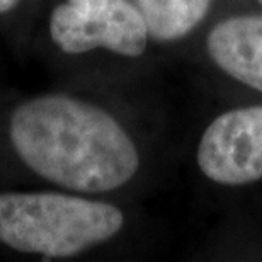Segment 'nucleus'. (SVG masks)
<instances>
[{"mask_svg":"<svg viewBox=\"0 0 262 262\" xmlns=\"http://www.w3.org/2000/svg\"><path fill=\"white\" fill-rule=\"evenodd\" d=\"M123 227L124 213L111 203L63 192L0 194V244L17 252L72 257Z\"/></svg>","mask_w":262,"mask_h":262,"instance_id":"2","label":"nucleus"},{"mask_svg":"<svg viewBox=\"0 0 262 262\" xmlns=\"http://www.w3.org/2000/svg\"><path fill=\"white\" fill-rule=\"evenodd\" d=\"M17 4H19V0H0V14H5V12H9V10H12Z\"/></svg>","mask_w":262,"mask_h":262,"instance_id":"7","label":"nucleus"},{"mask_svg":"<svg viewBox=\"0 0 262 262\" xmlns=\"http://www.w3.org/2000/svg\"><path fill=\"white\" fill-rule=\"evenodd\" d=\"M50 34L70 55L102 48L124 58H138L150 41L133 0H65L50 15Z\"/></svg>","mask_w":262,"mask_h":262,"instance_id":"3","label":"nucleus"},{"mask_svg":"<svg viewBox=\"0 0 262 262\" xmlns=\"http://www.w3.org/2000/svg\"><path fill=\"white\" fill-rule=\"evenodd\" d=\"M209 60L232 80L262 94V14H233L209 29Z\"/></svg>","mask_w":262,"mask_h":262,"instance_id":"5","label":"nucleus"},{"mask_svg":"<svg viewBox=\"0 0 262 262\" xmlns=\"http://www.w3.org/2000/svg\"><path fill=\"white\" fill-rule=\"evenodd\" d=\"M9 135L31 170L73 192L119 189L140 169V151L123 124L106 109L67 94L20 104Z\"/></svg>","mask_w":262,"mask_h":262,"instance_id":"1","label":"nucleus"},{"mask_svg":"<svg viewBox=\"0 0 262 262\" xmlns=\"http://www.w3.org/2000/svg\"><path fill=\"white\" fill-rule=\"evenodd\" d=\"M196 164L218 186L240 187L262 181V104L218 114L198 141Z\"/></svg>","mask_w":262,"mask_h":262,"instance_id":"4","label":"nucleus"},{"mask_svg":"<svg viewBox=\"0 0 262 262\" xmlns=\"http://www.w3.org/2000/svg\"><path fill=\"white\" fill-rule=\"evenodd\" d=\"M143 15L150 39L174 43L187 38L206 19L213 0H133Z\"/></svg>","mask_w":262,"mask_h":262,"instance_id":"6","label":"nucleus"},{"mask_svg":"<svg viewBox=\"0 0 262 262\" xmlns=\"http://www.w3.org/2000/svg\"><path fill=\"white\" fill-rule=\"evenodd\" d=\"M259 4H260V5H262V0H259Z\"/></svg>","mask_w":262,"mask_h":262,"instance_id":"8","label":"nucleus"}]
</instances>
